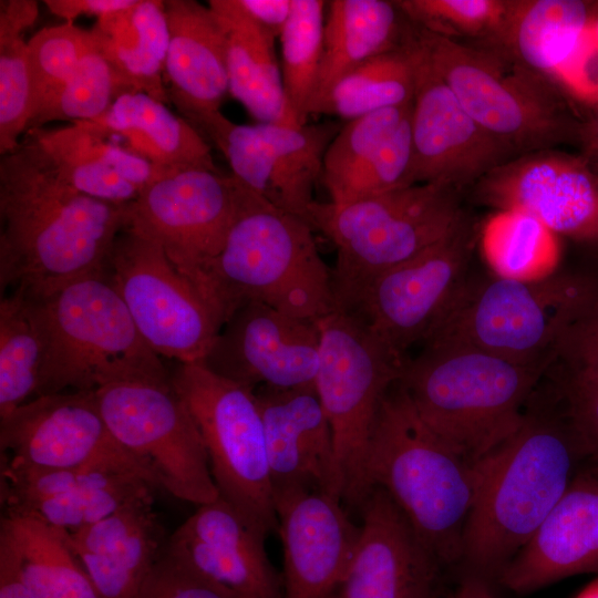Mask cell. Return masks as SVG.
<instances>
[{"label": "cell", "instance_id": "obj_2", "mask_svg": "<svg viewBox=\"0 0 598 598\" xmlns=\"http://www.w3.org/2000/svg\"><path fill=\"white\" fill-rule=\"evenodd\" d=\"M587 451L566 420L526 411L520 426L475 463L462 546L471 574L498 578L564 495Z\"/></svg>", "mask_w": 598, "mask_h": 598}, {"label": "cell", "instance_id": "obj_7", "mask_svg": "<svg viewBox=\"0 0 598 598\" xmlns=\"http://www.w3.org/2000/svg\"><path fill=\"white\" fill-rule=\"evenodd\" d=\"M34 301L45 340L35 396L94 391L120 381H169L106 272Z\"/></svg>", "mask_w": 598, "mask_h": 598}, {"label": "cell", "instance_id": "obj_26", "mask_svg": "<svg viewBox=\"0 0 598 598\" xmlns=\"http://www.w3.org/2000/svg\"><path fill=\"white\" fill-rule=\"evenodd\" d=\"M157 491L134 473L101 470L19 472L1 467V502L4 513L35 517L75 532Z\"/></svg>", "mask_w": 598, "mask_h": 598}, {"label": "cell", "instance_id": "obj_37", "mask_svg": "<svg viewBox=\"0 0 598 598\" xmlns=\"http://www.w3.org/2000/svg\"><path fill=\"white\" fill-rule=\"evenodd\" d=\"M34 0L0 1V154L20 144L32 117V84L28 41L23 33L34 23Z\"/></svg>", "mask_w": 598, "mask_h": 598}, {"label": "cell", "instance_id": "obj_48", "mask_svg": "<svg viewBox=\"0 0 598 598\" xmlns=\"http://www.w3.org/2000/svg\"><path fill=\"white\" fill-rule=\"evenodd\" d=\"M567 415L588 457L598 464V386L564 385Z\"/></svg>", "mask_w": 598, "mask_h": 598}, {"label": "cell", "instance_id": "obj_33", "mask_svg": "<svg viewBox=\"0 0 598 598\" xmlns=\"http://www.w3.org/2000/svg\"><path fill=\"white\" fill-rule=\"evenodd\" d=\"M0 560L38 598H99L68 533L32 516L3 513Z\"/></svg>", "mask_w": 598, "mask_h": 598}, {"label": "cell", "instance_id": "obj_36", "mask_svg": "<svg viewBox=\"0 0 598 598\" xmlns=\"http://www.w3.org/2000/svg\"><path fill=\"white\" fill-rule=\"evenodd\" d=\"M45 353L37 303L19 291L0 303V417L35 398Z\"/></svg>", "mask_w": 598, "mask_h": 598}, {"label": "cell", "instance_id": "obj_44", "mask_svg": "<svg viewBox=\"0 0 598 598\" xmlns=\"http://www.w3.org/2000/svg\"><path fill=\"white\" fill-rule=\"evenodd\" d=\"M413 102L375 111L343 124L330 143L321 181L328 193L352 174L400 127L411 114Z\"/></svg>", "mask_w": 598, "mask_h": 598}, {"label": "cell", "instance_id": "obj_17", "mask_svg": "<svg viewBox=\"0 0 598 598\" xmlns=\"http://www.w3.org/2000/svg\"><path fill=\"white\" fill-rule=\"evenodd\" d=\"M473 229L467 217L448 235L379 275L353 311L401 359L423 343L468 280Z\"/></svg>", "mask_w": 598, "mask_h": 598}, {"label": "cell", "instance_id": "obj_49", "mask_svg": "<svg viewBox=\"0 0 598 598\" xmlns=\"http://www.w3.org/2000/svg\"><path fill=\"white\" fill-rule=\"evenodd\" d=\"M250 19L271 39H279L292 9V0H238Z\"/></svg>", "mask_w": 598, "mask_h": 598}, {"label": "cell", "instance_id": "obj_8", "mask_svg": "<svg viewBox=\"0 0 598 598\" xmlns=\"http://www.w3.org/2000/svg\"><path fill=\"white\" fill-rule=\"evenodd\" d=\"M465 217L460 192L433 183L344 204L316 200L309 224L337 248L334 309L353 311L379 275L437 243Z\"/></svg>", "mask_w": 598, "mask_h": 598}, {"label": "cell", "instance_id": "obj_32", "mask_svg": "<svg viewBox=\"0 0 598 598\" xmlns=\"http://www.w3.org/2000/svg\"><path fill=\"white\" fill-rule=\"evenodd\" d=\"M597 16L598 1L511 0L501 34L485 45L555 81Z\"/></svg>", "mask_w": 598, "mask_h": 598}, {"label": "cell", "instance_id": "obj_19", "mask_svg": "<svg viewBox=\"0 0 598 598\" xmlns=\"http://www.w3.org/2000/svg\"><path fill=\"white\" fill-rule=\"evenodd\" d=\"M472 188L476 200L497 212H520L554 235L598 244V174L580 154L557 148L526 153Z\"/></svg>", "mask_w": 598, "mask_h": 598}, {"label": "cell", "instance_id": "obj_15", "mask_svg": "<svg viewBox=\"0 0 598 598\" xmlns=\"http://www.w3.org/2000/svg\"><path fill=\"white\" fill-rule=\"evenodd\" d=\"M1 467L19 472L134 473L157 491L150 468L112 435L94 391L40 395L0 417Z\"/></svg>", "mask_w": 598, "mask_h": 598}, {"label": "cell", "instance_id": "obj_6", "mask_svg": "<svg viewBox=\"0 0 598 598\" xmlns=\"http://www.w3.org/2000/svg\"><path fill=\"white\" fill-rule=\"evenodd\" d=\"M414 28L429 63L464 110L517 156L563 144L580 145L585 122L555 81L499 48L453 41Z\"/></svg>", "mask_w": 598, "mask_h": 598}, {"label": "cell", "instance_id": "obj_39", "mask_svg": "<svg viewBox=\"0 0 598 598\" xmlns=\"http://www.w3.org/2000/svg\"><path fill=\"white\" fill-rule=\"evenodd\" d=\"M29 133L48 154L60 175L78 192L113 204L135 200L140 190L122 178L97 156L93 136L85 122Z\"/></svg>", "mask_w": 598, "mask_h": 598}, {"label": "cell", "instance_id": "obj_16", "mask_svg": "<svg viewBox=\"0 0 598 598\" xmlns=\"http://www.w3.org/2000/svg\"><path fill=\"white\" fill-rule=\"evenodd\" d=\"M343 124L326 121L301 126L241 125L220 111L203 114L195 122L203 136L226 157L239 182L308 224L326 152Z\"/></svg>", "mask_w": 598, "mask_h": 598}, {"label": "cell", "instance_id": "obj_13", "mask_svg": "<svg viewBox=\"0 0 598 598\" xmlns=\"http://www.w3.org/2000/svg\"><path fill=\"white\" fill-rule=\"evenodd\" d=\"M115 440L154 475L159 491L197 506L219 497L188 408L171 381H120L95 390Z\"/></svg>", "mask_w": 598, "mask_h": 598}, {"label": "cell", "instance_id": "obj_3", "mask_svg": "<svg viewBox=\"0 0 598 598\" xmlns=\"http://www.w3.org/2000/svg\"><path fill=\"white\" fill-rule=\"evenodd\" d=\"M476 467L420 417L396 381L385 394L364 463L368 494L383 488L442 565L462 559Z\"/></svg>", "mask_w": 598, "mask_h": 598}, {"label": "cell", "instance_id": "obj_4", "mask_svg": "<svg viewBox=\"0 0 598 598\" xmlns=\"http://www.w3.org/2000/svg\"><path fill=\"white\" fill-rule=\"evenodd\" d=\"M551 361L518 363L448 343H424L399 382L423 422L472 463L523 423L525 404Z\"/></svg>", "mask_w": 598, "mask_h": 598}, {"label": "cell", "instance_id": "obj_21", "mask_svg": "<svg viewBox=\"0 0 598 598\" xmlns=\"http://www.w3.org/2000/svg\"><path fill=\"white\" fill-rule=\"evenodd\" d=\"M342 503L320 491L275 496L283 598H341L360 532Z\"/></svg>", "mask_w": 598, "mask_h": 598}, {"label": "cell", "instance_id": "obj_45", "mask_svg": "<svg viewBox=\"0 0 598 598\" xmlns=\"http://www.w3.org/2000/svg\"><path fill=\"white\" fill-rule=\"evenodd\" d=\"M411 156L410 114L389 140L328 193L329 202L344 204L409 186Z\"/></svg>", "mask_w": 598, "mask_h": 598}, {"label": "cell", "instance_id": "obj_10", "mask_svg": "<svg viewBox=\"0 0 598 598\" xmlns=\"http://www.w3.org/2000/svg\"><path fill=\"white\" fill-rule=\"evenodd\" d=\"M318 326L315 386L332 430L342 502L359 509L368 496L364 463L378 413L405 360L354 312L334 309Z\"/></svg>", "mask_w": 598, "mask_h": 598}, {"label": "cell", "instance_id": "obj_55", "mask_svg": "<svg viewBox=\"0 0 598 598\" xmlns=\"http://www.w3.org/2000/svg\"><path fill=\"white\" fill-rule=\"evenodd\" d=\"M575 598H598V577L589 582Z\"/></svg>", "mask_w": 598, "mask_h": 598}, {"label": "cell", "instance_id": "obj_50", "mask_svg": "<svg viewBox=\"0 0 598 598\" xmlns=\"http://www.w3.org/2000/svg\"><path fill=\"white\" fill-rule=\"evenodd\" d=\"M137 0H45L43 3L56 17L73 23L84 14L97 18L133 6Z\"/></svg>", "mask_w": 598, "mask_h": 598}, {"label": "cell", "instance_id": "obj_38", "mask_svg": "<svg viewBox=\"0 0 598 598\" xmlns=\"http://www.w3.org/2000/svg\"><path fill=\"white\" fill-rule=\"evenodd\" d=\"M327 1L292 0L279 37L281 78L288 106L298 125L308 124L322 58Z\"/></svg>", "mask_w": 598, "mask_h": 598}, {"label": "cell", "instance_id": "obj_31", "mask_svg": "<svg viewBox=\"0 0 598 598\" xmlns=\"http://www.w3.org/2000/svg\"><path fill=\"white\" fill-rule=\"evenodd\" d=\"M411 30L412 23L395 1H327L322 58L310 112L336 81L363 62L403 45Z\"/></svg>", "mask_w": 598, "mask_h": 598}, {"label": "cell", "instance_id": "obj_41", "mask_svg": "<svg viewBox=\"0 0 598 598\" xmlns=\"http://www.w3.org/2000/svg\"><path fill=\"white\" fill-rule=\"evenodd\" d=\"M132 91L94 45L55 96L32 117L27 131L52 121L92 122Z\"/></svg>", "mask_w": 598, "mask_h": 598}, {"label": "cell", "instance_id": "obj_51", "mask_svg": "<svg viewBox=\"0 0 598 598\" xmlns=\"http://www.w3.org/2000/svg\"><path fill=\"white\" fill-rule=\"evenodd\" d=\"M577 60L582 71L598 83V16L589 24L579 42Z\"/></svg>", "mask_w": 598, "mask_h": 598}, {"label": "cell", "instance_id": "obj_11", "mask_svg": "<svg viewBox=\"0 0 598 598\" xmlns=\"http://www.w3.org/2000/svg\"><path fill=\"white\" fill-rule=\"evenodd\" d=\"M202 434L219 497L266 537L278 532L264 423L255 390L202 363L169 378Z\"/></svg>", "mask_w": 598, "mask_h": 598}, {"label": "cell", "instance_id": "obj_35", "mask_svg": "<svg viewBox=\"0 0 598 598\" xmlns=\"http://www.w3.org/2000/svg\"><path fill=\"white\" fill-rule=\"evenodd\" d=\"M417 79L414 25L408 41L379 54L341 76L311 109L351 121L359 116L413 102Z\"/></svg>", "mask_w": 598, "mask_h": 598}, {"label": "cell", "instance_id": "obj_24", "mask_svg": "<svg viewBox=\"0 0 598 598\" xmlns=\"http://www.w3.org/2000/svg\"><path fill=\"white\" fill-rule=\"evenodd\" d=\"M265 539L218 497L198 506L165 547L236 598H283L281 575L268 558Z\"/></svg>", "mask_w": 598, "mask_h": 598}, {"label": "cell", "instance_id": "obj_27", "mask_svg": "<svg viewBox=\"0 0 598 598\" xmlns=\"http://www.w3.org/2000/svg\"><path fill=\"white\" fill-rule=\"evenodd\" d=\"M154 492L112 515L68 533L99 598H135L167 539L154 509Z\"/></svg>", "mask_w": 598, "mask_h": 598}, {"label": "cell", "instance_id": "obj_12", "mask_svg": "<svg viewBox=\"0 0 598 598\" xmlns=\"http://www.w3.org/2000/svg\"><path fill=\"white\" fill-rule=\"evenodd\" d=\"M250 193L219 169L171 172L127 205L125 228L158 244L214 312L210 268Z\"/></svg>", "mask_w": 598, "mask_h": 598}, {"label": "cell", "instance_id": "obj_42", "mask_svg": "<svg viewBox=\"0 0 598 598\" xmlns=\"http://www.w3.org/2000/svg\"><path fill=\"white\" fill-rule=\"evenodd\" d=\"M398 7L415 27L453 40L488 44L501 34L511 0H399Z\"/></svg>", "mask_w": 598, "mask_h": 598}, {"label": "cell", "instance_id": "obj_46", "mask_svg": "<svg viewBox=\"0 0 598 598\" xmlns=\"http://www.w3.org/2000/svg\"><path fill=\"white\" fill-rule=\"evenodd\" d=\"M554 355L566 370L564 385L598 386V286L577 308Z\"/></svg>", "mask_w": 598, "mask_h": 598}, {"label": "cell", "instance_id": "obj_29", "mask_svg": "<svg viewBox=\"0 0 598 598\" xmlns=\"http://www.w3.org/2000/svg\"><path fill=\"white\" fill-rule=\"evenodd\" d=\"M208 6L226 38L229 94L258 123L301 126L285 96L275 40L250 19L238 0H209Z\"/></svg>", "mask_w": 598, "mask_h": 598}, {"label": "cell", "instance_id": "obj_22", "mask_svg": "<svg viewBox=\"0 0 598 598\" xmlns=\"http://www.w3.org/2000/svg\"><path fill=\"white\" fill-rule=\"evenodd\" d=\"M359 511L341 598H437L442 564L391 496L374 486Z\"/></svg>", "mask_w": 598, "mask_h": 598}, {"label": "cell", "instance_id": "obj_20", "mask_svg": "<svg viewBox=\"0 0 598 598\" xmlns=\"http://www.w3.org/2000/svg\"><path fill=\"white\" fill-rule=\"evenodd\" d=\"M319 350L318 321L249 301L221 327L202 364L252 390L302 388L315 385Z\"/></svg>", "mask_w": 598, "mask_h": 598}, {"label": "cell", "instance_id": "obj_47", "mask_svg": "<svg viewBox=\"0 0 598 598\" xmlns=\"http://www.w3.org/2000/svg\"><path fill=\"white\" fill-rule=\"evenodd\" d=\"M135 598L236 597L226 588L204 577L164 546Z\"/></svg>", "mask_w": 598, "mask_h": 598}, {"label": "cell", "instance_id": "obj_34", "mask_svg": "<svg viewBox=\"0 0 598 598\" xmlns=\"http://www.w3.org/2000/svg\"><path fill=\"white\" fill-rule=\"evenodd\" d=\"M91 33L96 50L128 87L162 103L169 101L164 81L169 42L164 1L137 0L104 14Z\"/></svg>", "mask_w": 598, "mask_h": 598}, {"label": "cell", "instance_id": "obj_18", "mask_svg": "<svg viewBox=\"0 0 598 598\" xmlns=\"http://www.w3.org/2000/svg\"><path fill=\"white\" fill-rule=\"evenodd\" d=\"M417 79L411 113L409 186L473 187L516 153L487 133L429 63L415 35Z\"/></svg>", "mask_w": 598, "mask_h": 598}, {"label": "cell", "instance_id": "obj_28", "mask_svg": "<svg viewBox=\"0 0 598 598\" xmlns=\"http://www.w3.org/2000/svg\"><path fill=\"white\" fill-rule=\"evenodd\" d=\"M169 42L165 63L169 101L184 118L219 111L229 93L226 38L210 7L165 0Z\"/></svg>", "mask_w": 598, "mask_h": 598}, {"label": "cell", "instance_id": "obj_14", "mask_svg": "<svg viewBox=\"0 0 598 598\" xmlns=\"http://www.w3.org/2000/svg\"><path fill=\"white\" fill-rule=\"evenodd\" d=\"M105 272L159 357L202 363L220 331L214 312L155 241L124 228Z\"/></svg>", "mask_w": 598, "mask_h": 598}, {"label": "cell", "instance_id": "obj_23", "mask_svg": "<svg viewBox=\"0 0 598 598\" xmlns=\"http://www.w3.org/2000/svg\"><path fill=\"white\" fill-rule=\"evenodd\" d=\"M274 497L320 491L342 501L333 435L316 386L255 389Z\"/></svg>", "mask_w": 598, "mask_h": 598}, {"label": "cell", "instance_id": "obj_53", "mask_svg": "<svg viewBox=\"0 0 598 598\" xmlns=\"http://www.w3.org/2000/svg\"><path fill=\"white\" fill-rule=\"evenodd\" d=\"M580 147V155L598 174V102L592 117L584 124Z\"/></svg>", "mask_w": 598, "mask_h": 598}, {"label": "cell", "instance_id": "obj_25", "mask_svg": "<svg viewBox=\"0 0 598 598\" xmlns=\"http://www.w3.org/2000/svg\"><path fill=\"white\" fill-rule=\"evenodd\" d=\"M598 573V464L581 466L498 581L527 594L564 578Z\"/></svg>", "mask_w": 598, "mask_h": 598}, {"label": "cell", "instance_id": "obj_40", "mask_svg": "<svg viewBox=\"0 0 598 598\" xmlns=\"http://www.w3.org/2000/svg\"><path fill=\"white\" fill-rule=\"evenodd\" d=\"M483 249L495 275L534 279L551 274L557 260L554 234L534 217L502 210L487 221Z\"/></svg>", "mask_w": 598, "mask_h": 598}, {"label": "cell", "instance_id": "obj_30", "mask_svg": "<svg viewBox=\"0 0 598 598\" xmlns=\"http://www.w3.org/2000/svg\"><path fill=\"white\" fill-rule=\"evenodd\" d=\"M106 133L126 141L127 148L164 173L186 169L218 171L208 141L165 103L132 91L118 96L92 121Z\"/></svg>", "mask_w": 598, "mask_h": 598}, {"label": "cell", "instance_id": "obj_43", "mask_svg": "<svg viewBox=\"0 0 598 598\" xmlns=\"http://www.w3.org/2000/svg\"><path fill=\"white\" fill-rule=\"evenodd\" d=\"M94 45L91 30L69 22L43 28L28 41L32 117L55 96Z\"/></svg>", "mask_w": 598, "mask_h": 598}, {"label": "cell", "instance_id": "obj_9", "mask_svg": "<svg viewBox=\"0 0 598 598\" xmlns=\"http://www.w3.org/2000/svg\"><path fill=\"white\" fill-rule=\"evenodd\" d=\"M597 286L585 277L553 272L467 280L422 344H462L518 363L554 362L559 338Z\"/></svg>", "mask_w": 598, "mask_h": 598}, {"label": "cell", "instance_id": "obj_5", "mask_svg": "<svg viewBox=\"0 0 598 598\" xmlns=\"http://www.w3.org/2000/svg\"><path fill=\"white\" fill-rule=\"evenodd\" d=\"M312 231L251 190L210 268L220 327L249 301L313 321L334 310L332 274Z\"/></svg>", "mask_w": 598, "mask_h": 598}, {"label": "cell", "instance_id": "obj_54", "mask_svg": "<svg viewBox=\"0 0 598 598\" xmlns=\"http://www.w3.org/2000/svg\"><path fill=\"white\" fill-rule=\"evenodd\" d=\"M453 598H497L486 578L468 573L461 581Z\"/></svg>", "mask_w": 598, "mask_h": 598}, {"label": "cell", "instance_id": "obj_52", "mask_svg": "<svg viewBox=\"0 0 598 598\" xmlns=\"http://www.w3.org/2000/svg\"><path fill=\"white\" fill-rule=\"evenodd\" d=\"M0 598H38L3 560H0Z\"/></svg>", "mask_w": 598, "mask_h": 598}, {"label": "cell", "instance_id": "obj_1", "mask_svg": "<svg viewBox=\"0 0 598 598\" xmlns=\"http://www.w3.org/2000/svg\"><path fill=\"white\" fill-rule=\"evenodd\" d=\"M128 204L74 189L25 133L0 159L1 288L41 300L105 272L114 241L127 226Z\"/></svg>", "mask_w": 598, "mask_h": 598}]
</instances>
